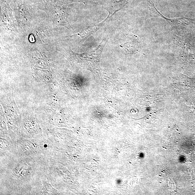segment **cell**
<instances>
[{"label":"cell","mask_w":195,"mask_h":195,"mask_svg":"<svg viewBox=\"0 0 195 195\" xmlns=\"http://www.w3.org/2000/svg\"><path fill=\"white\" fill-rule=\"evenodd\" d=\"M127 3L128 2L126 0H120L118 1L110 3L108 6L105 8L107 11H108L109 14L106 19L104 20L102 22H104L108 19L110 16L114 14L117 11H119L123 8Z\"/></svg>","instance_id":"6da1fadb"},{"label":"cell","mask_w":195,"mask_h":195,"mask_svg":"<svg viewBox=\"0 0 195 195\" xmlns=\"http://www.w3.org/2000/svg\"><path fill=\"white\" fill-rule=\"evenodd\" d=\"M99 28V26H93L90 27L88 28L82 29L78 33L82 40V41L84 42L86 39L93 33L97 31Z\"/></svg>","instance_id":"7a4b0ae2"}]
</instances>
